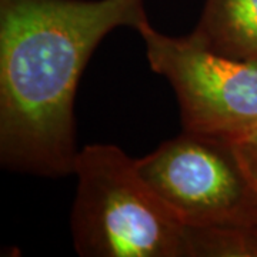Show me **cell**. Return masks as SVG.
<instances>
[{
  "label": "cell",
  "instance_id": "obj_1",
  "mask_svg": "<svg viewBox=\"0 0 257 257\" xmlns=\"http://www.w3.org/2000/svg\"><path fill=\"white\" fill-rule=\"evenodd\" d=\"M143 0H0V162L16 173L73 175L74 100L114 29L138 30Z\"/></svg>",
  "mask_w": 257,
  "mask_h": 257
},
{
  "label": "cell",
  "instance_id": "obj_2",
  "mask_svg": "<svg viewBox=\"0 0 257 257\" xmlns=\"http://www.w3.org/2000/svg\"><path fill=\"white\" fill-rule=\"evenodd\" d=\"M72 210L76 253L83 257H190L187 229L114 145L79 150Z\"/></svg>",
  "mask_w": 257,
  "mask_h": 257
},
{
  "label": "cell",
  "instance_id": "obj_3",
  "mask_svg": "<svg viewBox=\"0 0 257 257\" xmlns=\"http://www.w3.org/2000/svg\"><path fill=\"white\" fill-rule=\"evenodd\" d=\"M136 165L186 227L257 224V192L227 138L183 130Z\"/></svg>",
  "mask_w": 257,
  "mask_h": 257
},
{
  "label": "cell",
  "instance_id": "obj_4",
  "mask_svg": "<svg viewBox=\"0 0 257 257\" xmlns=\"http://www.w3.org/2000/svg\"><path fill=\"white\" fill-rule=\"evenodd\" d=\"M138 32L152 70L175 90L183 130L229 138L257 124V62L219 55L192 33L163 35L149 20Z\"/></svg>",
  "mask_w": 257,
  "mask_h": 257
},
{
  "label": "cell",
  "instance_id": "obj_5",
  "mask_svg": "<svg viewBox=\"0 0 257 257\" xmlns=\"http://www.w3.org/2000/svg\"><path fill=\"white\" fill-rule=\"evenodd\" d=\"M192 35L219 55L257 62V0H206Z\"/></svg>",
  "mask_w": 257,
  "mask_h": 257
},
{
  "label": "cell",
  "instance_id": "obj_6",
  "mask_svg": "<svg viewBox=\"0 0 257 257\" xmlns=\"http://www.w3.org/2000/svg\"><path fill=\"white\" fill-rule=\"evenodd\" d=\"M186 229L190 257L257 256V224Z\"/></svg>",
  "mask_w": 257,
  "mask_h": 257
},
{
  "label": "cell",
  "instance_id": "obj_7",
  "mask_svg": "<svg viewBox=\"0 0 257 257\" xmlns=\"http://www.w3.org/2000/svg\"><path fill=\"white\" fill-rule=\"evenodd\" d=\"M227 139L248 183L257 192V124Z\"/></svg>",
  "mask_w": 257,
  "mask_h": 257
}]
</instances>
